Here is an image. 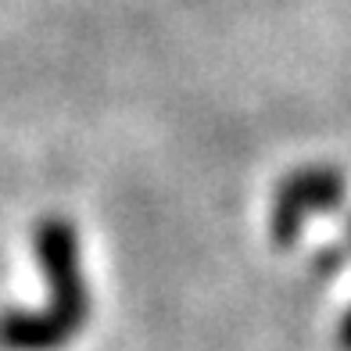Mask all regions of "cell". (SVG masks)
<instances>
[{"label":"cell","mask_w":351,"mask_h":351,"mask_svg":"<svg viewBox=\"0 0 351 351\" xmlns=\"http://www.w3.org/2000/svg\"><path fill=\"white\" fill-rule=\"evenodd\" d=\"M337 344H341V351H351V308H348V312H344V319H341Z\"/></svg>","instance_id":"5"},{"label":"cell","mask_w":351,"mask_h":351,"mask_svg":"<svg viewBox=\"0 0 351 351\" xmlns=\"http://www.w3.org/2000/svg\"><path fill=\"white\" fill-rule=\"evenodd\" d=\"M33 251L43 269V280L51 287V308L61 323L72 330H83L90 315V291L83 280V265H79V233L69 219L47 215L33 230Z\"/></svg>","instance_id":"1"},{"label":"cell","mask_w":351,"mask_h":351,"mask_svg":"<svg viewBox=\"0 0 351 351\" xmlns=\"http://www.w3.org/2000/svg\"><path fill=\"white\" fill-rule=\"evenodd\" d=\"M69 323H61L54 312H25V308H4L0 312V348L4 351H58L75 341Z\"/></svg>","instance_id":"3"},{"label":"cell","mask_w":351,"mask_h":351,"mask_svg":"<svg viewBox=\"0 0 351 351\" xmlns=\"http://www.w3.org/2000/svg\"><path fill=\"white\" fill-rule=\"evenodd\" d=\"M348 201V176L337 165H308L291 172L276 186L273 197V215H269V237L280 251H291L305 222L315 212H337Z\"/></svg>","instance_id":"2"},{"label":"cell","mask_w":351,"mask_h":351,"mask_svg":"<svg viewBox=\"0 0 351 351\" xmlns=\"http://www.w3.org/2000/svg\"><path fill=\"white\" fill-rule=\"evenodd\" d=\"M344 262H348V247L330 244V247H323V251H315V258H312V273H315L319 280L337 276L341 269H344Z\"/></svg>","instance_id":"4"},{"label":"cell","mask_w":351,"mask_h":351,"mask_svg":"<svg viewBox=\"0 0 351 351\" xmlns=\"http://www.w3.org/2000/svg\"><path fill=\"white\" fill-rule=\"evenodd\" d=\"M348 247H351V219H348Z\"/></svg>","instance_id":"6"}]
</instances>
